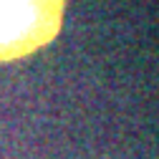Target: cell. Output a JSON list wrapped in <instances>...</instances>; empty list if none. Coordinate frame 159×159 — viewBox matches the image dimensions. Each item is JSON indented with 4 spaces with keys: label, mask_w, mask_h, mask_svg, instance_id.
<instances>
[{
    "label": "cell",
    "mask_w": 159,
    "mask_h": 159,
    "mask_svg": "<svg viewBox=\"0 0 159 159\" xmlns=\"http://www.w3.org/2000/svg\"><path fill=\"white\" fill-rule=\"evenodd\" d=\"M68 0H0V63L46 48L63 25Z\"/></svg>",
    "instance_id": "6da1fadb"
}]
</instances>
